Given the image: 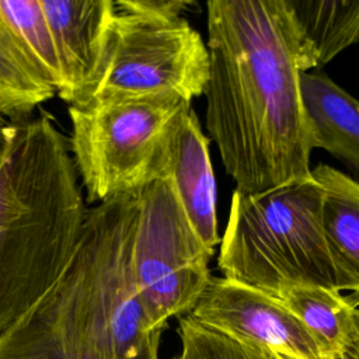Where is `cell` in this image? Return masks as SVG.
Returning a JSON list of instances; mask_svg holds the SVG:
<instances>
[{
	"instance_id": "1",
	"label": "cell",
	"mask_w": 359,
	"mask_h": 359,
	"mask_svg": "<svg viewBox=\"0 0 359 359\" xmlns=\"http://www.w3.org/2000/svg\"><path fill=\"white\" fill-rule=\"evenodd\" d=\"M205 123L244 194L311 177L300 74L317 67L287 0H212Z\"/></svg>"
},
{
	"instance_id": "2",
	"label": "cell",
	"mask_w": 359,
	"mask_h": 359,
	"mask_svg": "<svg viewBox=\"0 0 359 359\" xmlns=\"http://www.w3.org/2000/svg\"><path fill=\"white\" fill-rule=\"evenodd\" d=\"M86 213L69 140L55 119L39 114L15 123L0 168V346L63 276Z\"/></svg>"
},
{
	"instance_id": "3",
	"label": "cell",
	"mask_w": 359,
	"mask_h": 359,
	"mask_svg": "<svg viewBox=\"0 0 359 359\" xmlns=\"http://www.w3.org/2000/svg\"><path fill=\"white\" fill-rule=\"evenodd\" d=\"M321 206L313 177L259 194L234 189L217 258L223 278L273 297L292 285L339 292Z\"/></svg>"
},
{
	"instance_id": "4",
	"label": "cell",
	"mask_w": 359,
	"mask_h": 359,
	"mask_svg": "<svg viewBox=\"0 0 359 359\" xmlns=\"http://www.w3.org/2000/svg\"><path fill=\"white\" fill-rule=\"evenodd\" d=\"M189 107L174 93L70 105L69 147L87 201L136 192L161 175L170 135Z\"/></svg>"
},
{
	"instance_id": "5",
	"label": "cell",
	"mask_w": 359,
	"mask_h": 359,
	"mask_svg": "<svg viewBox=\"0 0 359 359\" xmlns=\"http://www.w3.org/2000/svg\"><path fill=\"white\" fill-rule=\"evenodd\" d=\"M115 7L97 69L72 105L163 93L192 101L205 93L208 45L185 18Z\"/></svg>"
},
{
	"instance_id": "6",
	"label": "cell",
	"mask_w": 359,
	"mask_h": 359,
	"mask_svg": "<svg viewBox=\"0 0 359 359\" xmlns=\"http://www.w3.org/2000/svg\"><path fill=\"white\" fill-rule=\"evenodd\" d=\"M213 251L189 223L167 175L137 189L132 268L150 331L192 311L212 278Z\"/></svg>"
},
{
	"instance_id": "7",
	"label": "cell",
	"mask_w": 359,
	"mask_h": 359,
	"mask_svg": "<svg viewBox=\"0 0 359 359\" xmlns=\"http://www.w3.org/2000/svg\"><path fill=\"white\" fill-rule=\"evenodd\" d=\"M189 314L198 323L258 349L268 359H331L276 297L223 276L212 275Z\"/></svg>"
},
{
	"instance_id": "8",
	"label": "cell",
	"mask_w": 359,
	"mask_h": 359,
	"mask_svg": "<svg viewBox=\"0 0 359 359\" xmlns=\"http://www.w3.org/2000/svg\"><path fill=\"white\" fill-rule=\"evenodd\" d=\"M60 67L56 93L72 105L93 77L116 7L112 0H41Z\"/></svg>"
},
{
	"instance_id": "9",
	"label": "cell",
	"mask_w": 359,
	"mask_h": 359,
	"mask_svg": "<svg viewBox=\"0 0 359 359\" xmlns=\"http://www.w3.org/2000/svg\"><path fill=\"white\" fill-rule=\"evenodd\" d=\"M180 203L203 243L215 250L219 244L216 216V181L209 156V140L189 107L175 123L163 160Z\"/></svg>"
},
{
	"instance_id": "10",
	"label": "cell",
	"mask_w": 359,
	"mask_h": 359,
	"mask_svg": "<svg viewBox=\"0 0 359 359\" xmlns=\"http://www.w3.org/2000/svg\"><path fill=\"white\" fill-rule=\"evenodd\" d=\"M163 330L135 359H158ZM0 359H102L93 339L72 320L53 290L0 346Z\"/></svg>"
},
{
	"instance_id": "11",
	"label": "cell",
	"mask_w": 359,
	"mask_h": 359,
	"mask_svg": "<svg viewBox=\"0 0 359 359\" xmlns=\"http://www.w3.org/2000/svg\"><path fill=\"white\" fill-rule=\"evenodd\" d=\"M311 177L323 189V230L335 268L337 287L349 292L345 300L358 309L359 182L328 164L311 168Z\"/></svg>"
},
{
	"instance_id": "12",
	"label": "cell",
	"mask_w": 359,
	"mask_h": 359,
	"mask_svg": "<svg viewBox=\"0 0 359 359\" xmlns=\"http://www.w3.org/2000/svg\"><path fill=\"white\" fill-rule=\"evenodd\" d=\"M300 90L314 149L328 151L359 175V101L323 72H303Z\"/></svg>"
},
{
	"instance_id": "13",
	"label": "cell",
	"mask_w": 359,
	"mask_h": 359,
	"mask_svg": "<svg viewBox=\"0 0 359 359\" xmlns=\"http://www.w3.org/2000/svg\"><path fill=\"white\" fill-rule=\"evenodd\" d=\"M331 359H359V324L341 292L314 285L283 287L276 297Z\"/></svg>"
},
{
	"instance_id": "14",
	"label": "cell",
	"mask_w": 359,
	"mask_h": 359,
	"mask_svg": "<svg viewBox=\"0 0 359 359\" xmlns=\"http://www.w3.org/2000/svg\"><path fill=\"white\" fill-rule=\"evenodd\" d=\"M317 67L359 42V0H287Z\"/></svg>"
},
{
	"instance_id": "15",
	"label": "cell",
	"mask_w": 359,
	"mask_h": 359,
	"mask_svg": "<svg viewBox=\"0 0 359 359\" xmlns=\"http://www.w3.org/2000/svg\"><path fill=\"white\" fill-rule=\"evenodd\" d=\"M53 95L55 88L0 17V115L20 119Z\"/></svg>"
},
{
	"instance_id": "16",
	"label": "cell",
	"mask_w": 359,
	"mask_h": 359,
	"mask_svg": "<svg viewBox=\"0 0 359 359\" xmlns=\"http://www.w3.org/2000/svg\"><path fill=\"white\" fill-rule=\"evenodd\" d=\"M0 17L57 93L60 67L41 0H0Z\"/></svg>"
},
{
	"instance_id": "17",
	"label": "cell",
	"mask_w": 359,
	"mask_h": 359,
	"mask_svg": "<svg viewBox=\"0 0 359 359\" xmlns=\"http://www.w3.org/2000/svg\"><path fill=\"white\" fill-rule=\"evenodd\" d=\"M178 335L181 352L191 359H268L258 349L198 323L191 314L178 317Z\"/></svg>"
},
{
	"instance_id": "18",
	"label": "cell",
	"mask_w": 359,
	"mask_h": 359,
	"mask_svg": "<svg viewBox=\"0 0 359 359\" xmlns=\"http://www.w3.org/2000/svg\"><path fill=\"white\" fill-rule=\"evenodd\" d=\"M115 3L125 10L161 17H181V13L192 4L188 0H118Z\"/></svg>"
},
{
	"instance_id": "19",
	"label": "cell",
	"mask_w": 359,
	"mask_h": 359,
	"mask_svg": "<svg viewBox=\"0 0 359 359\" xmlns=\"http://www.w3.org/2000/svg\"><path fill=\"white\" fill-rule=\"evenodd\" d=\"M14 130H15V123L13 121L10 122L7 118L0 115V168L6 160L10 143L14 136Z\"/></svg>"
},
{
	"instance_id": "20",
	"label": "cell",
	"mask_w": 359,
	"mask_h": 359,
	"mask_svg": "<svg viewBox=\"0 0 359 359\" xmlns=\"http://www.w3.org/2000/svg\"><path fill=\"white\" fill-rule=\"evenodd\" d=\"M172 359H191V358L187 356L184 352H181L178 356H175V358H172Z\"/></svg>"
},
{
	"instance_id": "21",
	"label": "cell",
	"mask_w": 359,
	"mask_h": 359,
	"mask_svg": "<svg viewBox=\"0 0 359 359\" xmlns=\"http://www.w3.org/2000/svg\"><path fill=\"white\" fill-rule=\"evenodd\" d=\"M355 318H356V321L359 324V309H355Z\"/></svg>"
}]
</instances>
